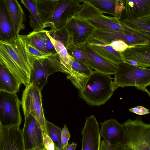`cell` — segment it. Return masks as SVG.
I'll list each match as a JSON object with an SVG mask.
<instances>
[{"mask_svg": "<svg viewBox=\"0 0 150 150\" xmlns=\"http://www.w3.org/2000/svg\"><path fill=\"white\" fill-rule=\"evenodd\" d=\"M115 50L119 52L125 51L130 47L124 41L121 40H113L109 44Z\"/></svg>", "mask_w": 150, "mask_h": 150, "instance_id": "cell-31", "label": "cell"}, {"mask_svg": "<svg viewBox=\"0 0 150 150\" xmlns=\"http://www.w3.org/2000/svg\"><path fill=\"white\" fill-rule=\"evenodd\" d=\"M59 0H37L40 19L44 28L50 21L53 12Z\"/></svg>", "mask_w": 150, "mask_h": 150, "instance_id": "cell-25", "label": "cell"}, {"mask_svg": "<svg viewBox=\"0 0 150 150\" xmlns=\"http://www.w3.org/2000/svg\"><path fill=\"white\" fill-rule=\"evenodd\" d=\"M66 48L69 54L76 60L88 65L86 59L82 49V47L71 45L67 47Z\"/></svg>", "mask_w": 150, "mask_h": 150, "instance_id": "cell-30", "label": "cell"}, {"mask_svg": "<svg viewBox=\"0 0 150 150\" xmlns=\"http://www.w3.org/2000/svg\"><path fill=\"white\" fill-rule=\"evenodd\" d=\"M77 144L73 142L71 144H68L66 147L65 150H75L77 146Z\"/></svg>", "mask_w": 150, "mask_h": 150, "instance_id": "cell-38", "label": "cell"}, {"mask_svg": "<svg viewBox=\"0 0 150 150\" xmlns=\"http://www.w3.org/2000/svg\"><path fill=\"white\" fill-rule=\"evenodd\" d=\"M45 46L47 53L50 54V56H54L57 55V53L55 47L47 35L46 38Z\"/></svg>", "mask_w": 150, "mask_h": 150, "instance_id": "cell-35", "label": "cell"}, {"mask_svg": "<svg viewBox=\"0 0 150 150\" xmlns=\"http://www.w3.org/2000/svg\"><path fill=\"white\" fill-rule=\"evenodd\" d=\"M43 135V143L45 150H55L54 144L51 138L44 132Z\"/></svg>", "mask_w": 150, "mask_h": 150, "instance_id": "cell-34", "label": "cell"}, {"mask_svg": "<svg viewBox=\"0 0 150 150\" xmlns=\"http://www.w3.org/2000/svg\"><path fill=\"white\" fill-rule=\"evenodd\" d=\"M21 103L23 112H28L33 115L40 124L43 132L47 134L41 91L30 82L23 92Z\"/></svg>", "mask_w": 150, "mask_h": 150, "instance_id": "cell-7", "label": "cell"}, {"mask_svg": "<svg viewBox=\"0 0 150 150\" xmlns=\"http://www.w3.org/2000/svg\"><path fill=\"white\" fill-rule=\"evenodd\" d=\"M93 36L110 43L113 40H121L130 47L150 43L149 42L133 33L122 30H108L96 29Z\"/></svg>", "mask_w": 150, "mask_h": 150, "instance_id": "cell-14", "label": "cell"}, {"mask_svg": "<svg viewBox=\"0 0 150 150\" xmlns=\"http://www.w3.org/2000/svg\"><path fill=\"white\" fill-rule=\"evenodd\" d=\"M13 24L16 36L25 28L26 21L24 13L17 0H4Z\"/></svg>", "mask_w": 150, "mask_h": 150, "instance_id": "cell-20", "label": "cell"}, {"mask_svg": "<svg viewBox=\"0 0 150 150\" xmlns=\"http://www.w3.org/2000/svg\"><path fill=\"white\" fill-rule=\"evenodd\" d=\"M21 104L16 93L0 91V127L20 126Z\"/></svg>", "mask_w": 150, "mask_h": 150, "instance_id": "cell-6", "label": "cell"}, {"mask_svg": "<svg viewBox=\"0 0 150 150\" xmlns=\"http://www.w3.org/2000/svg\"><path fill=\"white\" fill-rule=\"evenodd\" d=\"M75 16L86 20L96 29L125 31L136 35L139 34L138 31L121 23L118 18L104 15L98 9L88 2H83L81 4L80 9Z\"/></svg>", "mask_w": 150, "mask_h": 150, "instance_id": "cell-4", "label": "cell"}, {"mask_svg": "<svg viewBox=\"0 0 150 150\" xmlns=\"http://www.w3.org/2000/svg\"><path fill=\"white\" fill-rule=\"evenodd\" d=\"M81 134V150H100L101 136L99 124L94 116L92 115L86 118Z\"/></svg>", "mask_w": 150, "mask_h": 150, "instance_id": "cell-11", "label": "cell"}, {"mask_svg": "<svg viewBox=\"0 0 150 150\" xmlns=\"http://www.w3.org/2000/svg\"><path fill=\"white\" fill-rule=\"evenodd\" d=\"M47 30L33 31L27 35L28 42L32 45L42 52L49 55L45 49V42L47 36Z\"/></svg>", "mask_w": 150, "mask_h": 150, "instance_id": "cell-26", "label": "cell"}, {"mask_svg": "<svg viewBox=\"0 0 150 150\" xmlns=\"http://www.w3.org/2000/svg\"><path fill=\"white\" fill-rule=\"evenodd\" d=\"M120 53L124 62L133 61L138 66L150 67V43L131 46Z\"/></svg>", "mask_w": 150, "mask_h": 150, "instance_id": "cell-18", "label": "cell"}, {"mask_svg": "<svg viewBox=\"0 0 150 150\" xmlns=\"http://www.w3.org/2000/svg\"><path fill=\"white\" fill-rule=\"evenodd\" d=\"M145 91L148 94L149 97L150 98V92L146 89L145 90Z\"/></svg>", "mask_w": 150, "mask_h": 150, "instance_id": "cell-39", "label": "cell"}, {"mask_svg": "<svg viewBox=\"0 0 150 150\" xmlns=\"http://www.w3.org/2000/svg\"><path fill=\"white\" fill-rule=\"evenodd\" d=\"M91 49L96 54L117 65L124 62L120 52L115 50L110 42L92 36L87 42Z\"/></svg>", "mask_w": 150, "mask_h": 150, "instance_id": "cell-17", "label": "cell"}, {"mask_svg": "<svg viewBox=\"0 0 150 150\" xmlns=\"http://www.w3.org/2000/svg\"><path fill=\"white\" fill-rule=\"evenodd\" d=\"M20 0L30 12V25L33 31H37L44 30L38 11L37 0Z\"/></svg>", "mask_w": 150, "mask_h": 150, "instance_id": "cell-24", "label": "cell"}, {"mask_svg": "<svg viewBox=\"0 0 150 150\" xmlns=\"http://www.w3.org/2000/svg\"><path fill=\"white\" fill-rule=\"evenodd\" d=\"M82 49L87 64L91 69L104 74L115 75L117 71V65L96 54L87 42L83 46Z\"/></svg>", "mask_w": 150, "mask_h": 150, "instance_id": "cell-16", "label": "cell"}, {"mask_svg": "<svg viewBox=\"0 0 150 150\" xmlns=\"http://www.w3.org/2000/svg\"><path fill=\"white\" fill-rule=\"evenodd\" d=\"M27 47L30 52L37 59L39 58H47L50 56L38 50L30 44L27 41Z\"/></svg>", "mask_w": 150, "mask_h": 150, "instance_id": "cell-32", "label": "cell"}, {"mask_svg": "<svg viewBox=\"0 0 150 150\" xmlns=\"http://www.w3.org/2000/svg\"><path fill=\"white\" fill-rule=\"evenodd\" d=\"M81 6L80 3L75 0H59L45 28L50 27V30H55L65 28L67 21L75 16Z\"/></svg>", "mask_w": 150, "mask_h": 150, "instance_id": "cell-10", "label": "cell"}, {"mask_svg": "<svg viewBox=\"0 0 150 150\" xmlns=\"http://www.w3.org/2000/svg\"><path fill=\"white\" fill-rule=\"evenodd\" d=\"M57 71L51 62L47 58L37 59L32 70L30 82L42 91L47 83L49 76Z\"/></svg>", "mask_w": 150, "mask_h": 150, "instance_id": "cell-15", "label": "cell"}, {"mask_svg": "<svg viewBox=\"0 0 150 150\" xmlns=\"http://www.w3.org/2000/svg\"><path fill=\"white\" fill-rule=\"evenodd\" d=\"M114 82L117 88L133 86L145 91L150 85V69L122 62L117 65Z\"/></svg>", "mask_w": 150, "mask_h": 150, "instance_id": "cell-5", "label": "cell"}, {"mask_svg": "<svg viewBox=\"0 0 150 150\" xmlns=\"http://www.w3.org/2000/svg\"><path fill=\"white\" fill-rule=\"evenodd\" d=\"M70 134L66 125H64L61 131V141L62 150H65L70 139Z\"/></svg>", "mask_w": 150, "mask_h": 150, "instance_id": "cell-33", "label": "cell"}, {"mask_svg": "<svg viewBox=\"0 0 150 150\" xmlns=\"http://www.w3.org/2000/svg\"><path fill=\"white\" fill-rule=\"evenodd\" d=\"M65 28L68 35L66 48L73 45L82 47L93 35L96 28L85 20L74 17L67 23Z\"/></svg>", "mask_w": 150, "mask_h": 150, "instance_id": "cell-8", "label": "cell"}, {"mask_svg": "<svg viewBox=\"0 0 150 150\" xmlns=\"http://www.w3.org/2000/svg\"></svg>", "mask_w": 150, "mask_h": 150, "instance_id": "cell-40", "label": "cell"}, {"mask_svg": "<svg viewBox=\"0 0 150 150\" xmlns=\"http://www.w3.org/2000/svg\"><path fill=\"white\" fill-rule=\"evenodd\" d=\"M125 11L126 18L129 19L150 15V0H127Z\"/></svg>", "mask_w": 150, "mask_h": 150, "instance_id": "cell-21", "label": "cell"}, {"mask_svg": "<svg viewBox=\"0 0 150 150\" xmlns=\"http://www.w3.org/2000/svg\"><path fill=\"white\" fill-rule=\"evenodd\" d=\"M21 84L0 62V91L16 93L19 91Z\"/></svg>", "mask_w": 150, "mask_h": 150, "instance_id": "cell-23", "label": "cell"}, {"mask_svg": "<svg viewBox=\"0 0 150 150\" xmlns=\"http://www.w3.org/2000/svg\"><path fill=\"white\" fill-rule=\"evenodd\" d=\"M72 69L79 73L90 76L93 72L88 65L73 58L70 62Z\"/></svg>", "mask_w": 150, "mask_h": 150, "instance_id": "cell-29", "label": "cell"}, {"mask_svg": "<svg viewBox=\"0 0 150 150\" xmlns=\"http://www.w3.org/2000/svg\"><path fill=\"white\" fill-rule=\"evenodd\" d=\"M123 124L124 140L115 150H150V124L144 123L137 116L134 120L129 119Z\"/></svg>", "mask_w": 150, "mask_h": 150, "instance_id": "cell-3", "label": "cell"}, {"mask_svg": "<svg viewBox=\"0 0 150 150\" xmlns=\"http://www.w3.org/2000/svg\"><path fill=\"white\" fill-rule=\"evenodd\" d=\"M47 134L51 138L54 144L55 150H62L61 141V129L52 123L45 121Z\"/></svg>", "mask_w": 150, "mask_h": 150, "instance_id": "cell-28", "label": "cell"}, {"mask_svg": "<svg viewBox=\"0 0 150 150\" xmlns=\"http://www.w3.org/2000/svg\"><path fill=\"white\" fill-rule=\"evenodd\" d=\"M16 36L10 16L4 0H0V39L11 40Z\"/></svg>", "mask_w": 150, "mask_h": 150, "instance_id": "cell-22", "label": "cell"}, {"mask_svg": "<svg viewBox=\"0 0 150 150\" xmlns=\"http://www.w3.org/2000/svg\"><path fill=\"white\" fill-rule=\"evenodd\" d=\"M111 75L94 71L90 75L84 89L79 91V95L91 106L104 104L112 96L117 88Z\"/></svg>", "mask_w": 150, "mask_h": 150, "instance_id": "cell-2", "label": "cell"}, {"mask_svg": "<svg viewBox=\"0 0 150 150\" xmlns=\"http://www.w3.org/2000/svg\"><path fill=\"white\" fill-rule=\"evenodd\" d=\"M120 20L122 24L142 32L150 34V15L137 19H129L125 17Z\"/></svg>", "mask_w": 150, "mask_h": 150, "instance_id": "cell-27", "label": "cell"}, {"mask_svg": "<svg viewBox=\"0 0 150 150\" xmlns=\"http://www.w3.org/2000/svg\"><path fill=\"white\" fill-rule=\"evenodd\" d=\"M80 3L88 2L103 13L120 19L125 9L127 0H75Z\"/></svg>", "mask_w": 150, "mask_h": 150, "instance_id": "cell-19", "label": "cell"}, {"mask_svg": "<svg viewBox=\"0 0 150 150\" xmlns=\"http://www.w3.org/2000/svg\"><path fill=\"white\" fill-rule=\"evenodd\" d=\"M0 150H25L19 126L0 127Z\"/></svg>", "mask_w": 150, "mask_h": 150, "instance_id": "cell-13", "label": "cell"}, {"mask_svg": "<svg viewBox=\"0 0 150 150\" xmlns=\"http://www.w3.org/2000/svg\"><path fill=\"white\" fill-rule=\"evenodd\" d=\"M129 110L131 112L139 115H145L150 113L149 109L142 106H138L130 108Z\"/></svg>", "mask_w": 150, "mask_h": 150, "instance_id": "cell-36", "label": "cell"}, {"mask_svg": "<svg viewBox=\"0 0 150 150\" xmlns=\"http://www.w3.org/2000/svg\"><path fill=\"white\" fill-rule=\"evenodd\" d=\"M100 150H115V149L103 139L101 142Z\"/></svg>", "mask_w": 150, "mask_h": 150, "instance_id": "cell-37", "label": "cell"}, {"mask_svg": "<svg viewBox=\"0 0 150 150\" xmlns=\"http://www.w3.org/2000/svg\"><path fill=\"white\" fill-rule=\"evenodd\" d=\"M100 124L101 137L115 150L116 147L124 142L125 134L124 125L112 118L100 122Z\"/></svg>", "mask_w": 150, "mask_h": 150, "instance_id": "cell-12", "label": "cell"}, {"mask_svg": "<svg viewBox=\"0 0 150 150\" xmlns=\"http://www.w3.org/2000/svg\"><path fill=\"white\" fill-rule=\"evenodd\" d=\"M23 112L25 121L22 131L25 150H45L43 132L40 124L31 114Z\"/></svg>", "mask_w": 150, "mask_h": 150, "instance_id": "cell-9", "label": "cell"}, {"mask_svg": "<svg viewBox=\"0 0 150 150\" xmlns=\"http://www.w3.org/2000/svg\"><path fill=\"white\" fill-rule=\"evenodd\" d=\"M27 35H18L7 40H0V62L21 83L30 82L32 70L37 59L28 48Z\"/></svg>", "mask_w": 150, "mask_h": 150, "instance_id": "cell-1", "label": "cell"}]
</instances>
